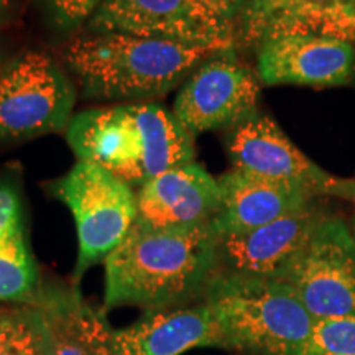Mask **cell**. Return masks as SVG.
I'll list each match as a JSON object with an SVG mask.
<instances>
[{
  "mask_svg": "<svg viewBox=\"0 0 355 355\" xmlns=\"http://www.w3.org/2000/svg\"><path fill=\"white\" fill-rule=\"evenodd\" d=\"M219 261L211 222L191 227H150L135 220L104 260L105 309H170L207 286Z\"/></svg>",
  "mask_w": 355,
  "mask_h": 355,
  "instance_id": "6da1fadb",
  "label": "cell"
},
{
  "mask_svg": "<svg viewBox=\"0 0 355 355\" xmlns=\"http://www.w3.org/2000/svg\"><path fill=\"white\" fill-rule=\"evenodd\" d=\"M219 53L168 40L86 32L68 43L64 61L84 97L148 101L168 94Z\"/></svg>",
  "mask_w": 355,
  "mask_h": 355,
  "instance_id": "7a4b0ae2",
  "label": "cell"
},
{
  "mask_svg": "<svg viewBox=\"0 0 355 355\" xmlns=\"http://www.w3.org/2000/svg\"><path fill=\"white\" fill-rule=\"evenodd\" d=\"M206 304L225 347L263 355H296L316 322L296 291L273 278L216 275L206 286Z\"/></svg>",
  "mask_w": 355,
  "mask_h": 355,
  "instance_id": "3957f363",
  "label": "cell"
},
{
  "mask_svg": "<svg viewBox=\"0 0 355 355\" xmlns=\"http://www.w3.org/2000/svg\"><path fill=\"white\" fill-rule=\"evenodd\" d=\"M50 194L66 204L76 222L78 261L74 279L107 259L139 217L132 186L94 163L78 162L50 184Z\"/></svg>",
  "mask_w": 355,
  "mask_h": 355,
  "instance_id": "277c9868",
  "label": "cell"
},
{
  "mask_svg": "<svg viewBox=\"0 0 355 355\" xmlns=\"http://www.w3.org/2000/svg\"><path fill=\"white\" fill-rule=\"evenodd\" d=\"M76 92L44 53H25L0 71V141L66 130Z\"/></svg>",
  "mask_w": 355,
  "mask_h": 355,
  "instance_id": "5b68a950",
  "label": "cell"
},
{
  "mask_svg": "<svg viewBox=\"0 0 355 355\" xmlns=\"http://www.w3.org/2000/svg\"><path fill=\"white\" fill-rule=\"evenodd\" d=\"M282 282L314 319L355 316V235L326 217Z\"/></svg>",
  "mask_w": 355,
  "mask_h": 355,
  "instance_id": "8992f818",
  "label": "cell"
},
{
  "mask_svg": "<svg viewBox=\"0 0 355 355\" xmlns=\"http://www.w3.org/2000/svg\"><path fill=\"white\" fill-rule=\"evenodd\" d=\"M87 33H122L232 51L234 33L196 0H104L86 24Z\"/></svg>",
  "mask_w": 355,
  "mask_h": 355,
  "instance_id": "52a82bcc",
  "label": "cell"
},
{
  "mask_svg": "<svg viewBox=\"0 0 355 355\" xmlns=\"http://www.w3.org/2000/svg\"><path fill=\"white\" fill-rule=\"evenodd\" d=\"M260 79L235 60L232 51L219 53L199 64L178 92L173 114L196 137L232 127L255 112Z\"/></svg>",
  "mask_w": 355,
  "mask_h": 355,
  "instance_id": "ba28073f",
  "label": "cell"
},
{
  "mask_svg": "<svg viewBox=\"0 0 355 355\" xmlns=\"http://www.w3.org/2000/svg\"><path fill=\"white\" fill-rule=\"evenodd\" d=\"M225 148L234 168L308 188L314 196H339L343 180L309 159L268 115L250 114L229 128Z\"/></svg>",
  "mask_w": 355,
  "mask_h": 355,
  "instance_id": "9c48e42d",
  "label": "cell"
},
{
  "mask_svg": "<svg viewBox=\"0 0 355 355\" xmlns=\"http://www.w3.org/2000/svg\"><path fill=\"white\" fill-rule=\"evenodd\" d=\"M257 76L265 86L340 87L355 84V46L319 35H283L259 46Z\"/></svg>",
  "mask_w": 355,
  "mask_h": 355,
  "instance_id": "30bf717a",
  "label": "cell"
},
{
  "mask_svg": "<svg viewBox=\"0 0 355 355\" xmlns=\"http://www.w3.org/2000/svg\"><path fill=\"white\" fill-rule=\"evenodd\" d=\"M326 217L309 202L261 227L220 235L219 259L232 275L282 279Z\"/></svg>",
  "mask_w": 355,
  "mask_h": 355,
  "instance_id": "8fae6325",
  "label": "cell"
},
{
  "mask_svg": "<svg viewBox=\"0 0 355 355\" xmlns=\"http://www.w3.org/2000/svg\"><path fill=\"white\" fill-rule=\"evenodd\" d=\"M220 207L212 219L217 237L270 224L308 206L314 194L303 184L232 170L219 180Z\"/></svg>",
  "mask_w": 355,
  "mask_h": 355,
  "instance_id": "7c38bea8",
  "label": "cell"
},
{
  "mask_svg": "<svg viewBox=\"0 0 355 355\" xmlns=\"http://www.w3.org/2000/svg\"><path fill=\"white\" fill-rule=\"evenodd\" d=\"M137 220L150 227H191L212 222L220 207L219 181L196 162L140 186Z\"/></svg>",
  "mask_w": 355,
  "mask_h": 355,
  "instance_id": "4fadbf2b",
  "label": "cell"
},
{
  "mask_svg": "<svg viewBox=\"0 0 355 355\" xmlns=\"http://www.w3.org/2000/svg\"><path fill=\"white\" fill-rule=\"evenodd\" d=\"M64 133L79 162L94 163L135 186L140 133L132 104L83 110L71 117Z\"/></svg>",
  "mask_w": 355,
  "mask_h": 355,
  "instance_id": "5bb4252c",
  "label": "cell"
},
{
  "mask_svg": "<svg viewBox=\"0 0 355 355\" xmlns=\"http://www.w3.org/2000/svg\"><path fill=\"white\" fill-rule=\"evenodd\" d=\"M194 347H225L206 303L193 308L148 311L125 329H112V355H183Z\"/></svg>",
  "mask_w": 355,
  "mask_h": 355,
  "instance_id": "9a60e30c",
  "label": "cell"
},
{
  "mask_svg": "<svg viewBox=\"0 0 355 355\" xmlns=\"http://www.w3.org/2000/svg\"><path fill=\"white\" fill-rule=\"evenodd\" d=\"M35 308L42 318L43 355H112L104 313L89 306L76 288L46 290Z\"/></svg>",
  "mask_w": 355,
  "mask_h": 355,
  "instance_id": "2e32d148",
  "label": "cell"
},
{
  "mask_svg": "<svg viewBox=\"0 0 355 355\" xmlns=\"http://www.w3.org/2000/svg\"><path fill=\"white\" fill-rule=\"evenodd\" d=\"M140 133V159L135 186H144L173 168L194 162V137L178 122L175 114L153 102L132 104Z\"/></svg>",
  "mask_w": 355,
  "mask_h": 355,
  "instance_id": "e0dca14e",
  "label": "cell"
},
{
  "mask_svg": "<svg viewBox=\"0 0 355 355\" xmlns=\"http://www.w3.org/2000/svg\"><path fill=\"white\" fill-rule=\"evenodd\" d=\"M283 35H319L354 44L355 0H296L270 26L263 40Z\"/></svg>",
  "mask_w": 355,
  "mask_h": 355,
  "instance_id": "ac0fdd59",
  "label": "cell"
},
{
  "mask_svg": "<svg viewBox=\"0 0 355 355\" xmlns=\"http://www.w3.org/2000/svg\"><path fill=\"white\" fill-rule=\"evenodd\" d=\"M37 291V265L19 227L0 237V301H33Z\"/></svg>",
  "mask_w": 355,
  "mask_h": 355,
  "instance_id": "d6986e66",
  "label": "cell"
},
{
  "mask_svg": "<svg viewBox=\"0 0 355 355\" xmlns=\"http://www.w3.org/2000/svg\"><path fill=\"white\" fill-rule=\"evenodd\" d=\"M0 355H43V326L37 308L0 313Z\"/></svg>",
  "mask_w": 355,
  "mask_h": 355,
  "instance_id": "ffe728a7",
  "label": "cell"
},
{
  "mask_svg": "<svg viewBox=\"0 0 355 355\" xmlns=\"http://www.w3.org/2000/svg\"><path fill=\"white\" fill-rule=\"evenodd\" d=\"M296 355H355V316L316 319Z\"/></svg>",
  "mask_w": 355,
  "mask_h": 355,
  "instance_id": "44dd1931",
  "label": "cell"
},
{
  "mask_svg": "<svg viewBox=\"0 0 355 355\" xmlns=\"http://www.w3.org/2000/svg\"><path fill=\"white\" fill-rule=\"evenodd\" d=\"M296 0H243L237 20V37L242 43L259 46L268 28Z\"/></svg>",
  "mask_w": 355,
  "mask_h": 355,
  "instance_id": "7402d4cb",
  "label": "cell"
},
{
  "mask_svg": "<svg viewBox=\"0 0 355 355\" xmlns=\"http://www.w3.org/2000/svg\"><path fill=\"white\" fill-rule=\"evenodd\" d=\"M104 0H40L43 13L56 32L74 33L94 15Z\"/></svg>",
  "mask_w": 355,
  "mask_h": 355,
  "instance_id": "603a6c76",
  "label": "cell"
},
{
  "mask_svg": "<svg viewBox=\"0 0 355 355\" xmlns=\"http://www.w3.org/2000/svg\"><path fill=\"white\" fill-rule=\"evenodd\" d=\"M21 227V202L15 184L0 181V237Z\"/></svg>",
  "mask_w": 355,
  "mask_h": 355,
  "instance_id": "cb8c5ba5",
  "label": "cell"
},
{
  "mask_svg": "<svg viewBox=\"0 0 355 355\" xmlns=\"http://www.w3.org/2000/svg\"><path fill=\"white\" fill-rule=\"evenodd\" d=\"M222 28L237 37V20L243 0H196Z\"/></svg>",
  "mask_w": 355,
  "mask_h": 355,
  "instance_id": "d4e9b609",
  "label": "cell"
},
{
  "mask_svg": "<svg viewBox=\"0 0 355 355\" xmlns=\"http://www.w3.org/2000/svg\"><path fill=\"white\" fill-rule=\"evenodd\" d=\"M339 198L349 199L354 204V219H352V234L355 235V180H343Z\"/></svg>",
  "mask_w": 355,
  "mask_h": 355,
  "instance_id": "484cf974",
  "label": "cell"
},
{
  "mask_svg": "<svg viewBox=\"0 0 355 355\" xmlns=\"http://www.w3.org/2000/svg\"><path fill=\"white\" fill-rule=\"evenodd\" d=\"M13 10V0H0V25L7 24Z\"/></svg>",
  "mask_w": 355,
  "mask_h": 355,
  "instance_id": "4316f807",
  "label": "cell"
}]
</instances>
